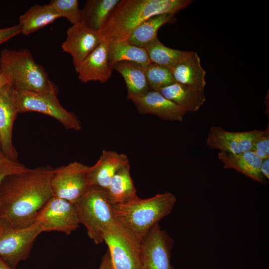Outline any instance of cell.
Returning <instances> with one entry per match:
<instances>
[{
  "mask_svg": "<svg viewBox=\"0 0 269 269\" xmlns=\"http://www.w3.org/2000/svg\"><path fill=\"white\" fill-rule=\"evenodd\" d=\"M54 170L50 166L27 168L6 177L0 185V221L17 228L33 223L53 197L51 183Z\"/></svg>",
  "mask_w": 269,
  "mask_h": 269,
  "instance_id": "6da1fadb",
  "label": "cell"
},
{
  "mask_svg": "<svg viewBox=\"0 0 269 269\" xmlns=\"http://www.w3.org/2000/svg\"><path fill=\"white\" fill-rule=\"evenodd\" d=\"M191 0H122L99 31L103 40H126L132 32L148 18L163 14H175Z\"/></svg>",
  "mask_w": 269,
  "mask_h": 269,
  "instance_id": "7a4b0ae2",
  "label": "cell"
},
{
  "mask_svg": "<svg viewBox=\"0 0 269 269\" xmlns=\"http://www.w3.org/2000/svg\"><path fill=\"white\" fill-rule=\"evenodd\" d=\"M176 201L173 194L165 192L147 199L137 196L112 206L116 220L141 242L155 224L171 212Z\"/></svg>",
  "mask_w": 269,
  "mask_h": 269,
  "instance_id": "3957f363",
  "label": "cell"
},
{
  "mask_svg": "<svg viewBox=\"0 0 269 269\" xmlns=\"http://www.w3.org/2000/svg\"><path fill=\"white\" fill-rule=\"evenodd\" d=\"M0 72L7 77L15 91H57L44 68L36 62L27 49H3L0 54Z\"/></svg>",
  "mask_w": 269,
  "mask_h": 269,
  "instance_id": "277c9868",
  "label": "cell"
},
{
  "mask_svg": "<svg viewBox=\"0 0 269 269\" xmlns=\"http://www.w3.org/2000/svg\"><path fill=\"white\" fill-rule=\"evenodd\" d=\"M74 204L80 224L86 228L89 238L96 244L103 243L105 229L116 221L105 190L89 186Z\"/></svg>",
  "mask_w": 269,
  "mask_h": 269,
  "instance_id": "5b68a950",
  "label": "cell"
},
{
  "mask_svg": "<svg viewBox=\"0 0 269 269\" xmlns=\"http://www.w3.org/2000/svg\"><path fill=\"white\" fill-rule=\"evenodd\" d=\"M112 269H142L140 242L117 220L105 229Z\"/></svg>",
  "mask_w": 269,
  "mask_h": 269,
  "instance_id": "8992f818",
  "label": "cell"
},
{
  "mask_svg": "<svg viewBox=\"0 0 269 269\" xmlns=\"http://www.w3.org/2000/svg\"><path fill=\"white\" fill-rule=\"evenodd\" d=\"M42 233L33 222L24 228H17L0 221V259L13 269L29 256L36 238Z\"/></svg>",
  "mask_w": 269,
  "mask_h": 269,
  "instance_id": "52a82bcc",
  "label": "cell"
},
{
  "mask_svg": "<svg viewBox=\"0 0 269 269\" xmlns=\"http://www.w3.org/2000/svg\"><path fill=\"white\" fill-rule=\"evenodd\" d=\"M16 91L18 113L36 112L53 117L67 129L79 131L81 123L72 112L61 105L57 97V91L47 93L25 90Z\"/></svg>",
  "mask_w": 269,
  "mask_h": 269,
  "instance_id": "ba28073f",
  "label": "cell"
},
{
  "mask_svg": "<svg viewBox=\"0 0 269 269\" xmlns=\"http://www.w3.org/2000/svg\"><path fill=\"white\" fill-rule=\"evenodd\" d=\"M34 222L42 232L57 231L67 235L81 224L75 204L54 196L39 211Z\"/></svg>",
  "mask_w": 269,
  "mask_h": 269,
  "instance_id": "9c48e42d",
  "label": "cell"
},
{
  "mask_svg": "<svg viewBox=\"0 0 269 269\" xmlns=\"http://www.w3.org/2000/svg\"><path fill=\"white\" fill-rule=\"evenodd\" d=\"M89 166L75 161L55 169L51 179L53 196L75 204L89 187L87 180Z\"/></svg>",
  "mask_w": 269,
  "mask_h": 269,
  "instance_id": "30bf717a",
  "label": "cell"
},
{
  "mask_svg": "<svg viewBox=\"0 0 269 269\" xmlns=\"http://www.w3.org/2000/svg\"><path fill=\"white\" fill-rule=\"evenodd\" d=\"M174 241L158 223L140 242L142 269H175L171 263Z\"/></svg>",
  "mask_w": 269,
  "mask_h": 269,
  "instance_id": "8fae6325",
  "label": "cell"
},
{
  "mask_svg": "<svg viewBox=\"0 0 269 269\" xmlns=\"http://www.w3.org/2000/svg\"><path fill=\"white\" fill-rule=\"evenodd\" d=\"M254 130L245 132H230L220 127L210 129L207 138L208 147L220 151L236 154L252 150L256 142L269 132Z\"/></svg>",
  "mask_w": 269,
  "mask_h": 269,
  "instance_id": "7c38bea8",
  "label": "cell"
},
{
  "mask_svg": "<svg viewBox=\"0 0 269 269\" xmlns=\"http://www.w3.org/2000/svg\"><path fill=\"white\" fill-rule=\"evenodd\" d=\"M66 33L61 47L71 55L75 68L103 41L99 31L90 28L83 21L72 25Z\"/></svg>",
  "mask_w": 269,
  "mask_h": 269,
  "instance_id": "4fadbf2b",
  "label": "cell"
},
{
  "mask_svg": "<svg viewBox=\"0 0 269 269\" xmlns=\"http://www.w3.org/2000/svg\"><path fill=\"white\" fill-rule=\"evenodd\" d=\"M18 114L16 91L7 85L0 90V140L5 155L15 161L18 154L12 143V130Z\"/></svg>",
  "mask_w": 269,
  "mask_h": 269,
  "instance_id": "5bb4252c",
  "label": "cell"
},
{
  "mask_svg": "<svg viewBox=\"0 0 269 269\" xmlns=\"http://www.w3.org/2000/svg\"><path fill=\"white\" fill-rule=\"evenodd\" d=\"M129 100L133 102L140 114L153 115L165 121L182 122L186 113L157 91L150 90L142 96Z\"/></svg>",
  "mask_w": 269,
  "mask_h": 269,
  "instance_id": "9a60e30c",
  "label": "cell"
},
{
  "mask_svg": "<svg viewBox=\"0 0 269 269\" xmlns=\"http://www.w3.org/2000/svg\"><path fill=\"white\" fill-rule=\"evenodd\" d=\"M109 41L103 40L75 69L83 83L99 81L104 83L111 76L113 67L108 59Z\"/></svg>",
  "mask_w": 269,
  "mask_h": 269,
  "instance_id": "2e32d148",
  "label": "cell"
},
{
  "mask_svg": "<svg viewBox=\"0 0 269 269\" xmlns=\"http://www.w3.org/2000/svg\"><path fill=\"white\" fill-rule=\"evenodd\" d=\"M128 163L125 154L103 150L97 162L88 167L86 176L89 186L107 189L116 173Z\"/></svg>",
  "mask_w": 269,
  "mask_h": 269,
  "instance_id": "e0dca14e",
  "label": "cell"
},
{
  "mask_svg": "<svg viewBox=\"0 0 269 269\" xmlns=\"http://www.w3.org/2000/svg\"><path fill=\"white\" fill-rule=\"evenodd\" d=\"M217 155L224 169H234L255 181L267 183L261 172L263 160L253 150L236 154L219 151Z\"/></svg>",
  "mask_w": 269,
  "mask_h": 269,
  "instance_id": "ac0fdd59",
  "label": "cell"
},
{
  "mask_svg": "<svg viewBox=\"0 0 269 269\" xmlns=\"http://www.w3.org/2000/svg\"><path fill=\"white\" fill-rule=\"evenodd\" d=\"M170 70L175 82L204 90L206 71L196 52L188 51L184 57Z\"/></svg>",
  "mask_w": 269,
  "mask_h": 269,
  "instance_id": "d6986e66",
  "label": "cell"
},
{
  "mask_svg": "<svg viewBox=\"0 0 269 269\" xmlns=\"http://www.w3.org/2000/svg\"><path fill=\"white\" fill-rule=\"evenodd\" d=\"M157 91L181 107L186 113L197 112L206 100L204 90L177 82Z\"/></svg>",
  "mask_w": 269,
  "mask_h": 269,
  "instance_id": "ffe728a7",
  "label": "cell"
},
{
  "mask_svg": "<svg viewBox=\"0 0 269 269\" xmlns=\"http://www.w3.org/2000/svg\"><path fill=\"white\" fill-rule=\"evenodd\" d=\"M123 77L127 88V98L140 96L150 89L146 79L145 67L131 61H120L112 66Z\"/></svg>",
  "mask_w": 269,
  "mask_h": 269,
  "instance_id": "44dd1931",
  "label": "cell"
},
{
  "mask_svg": "<svg viewBox=\"0 0 269 269\" xmlns=\"http://www.w3.org/2000/svg\"><path fill=\"white\" fill-rule=\"evenodd\" d=\"M105 191L112 206L126 203L137 196L131 175L129 163L116 173Z\"/></svg>",
  "mask_w": 269,
  "mask_h": 269,
  "instance_id": "7402d4cb",
  "label": "cell"
},
{
  "mask_svg": "<svg viewBox=\"0 0 269 269\" xmlns=\"http://www.w3.org/2000/svg\"><path fill=\"white\" fill-rule=\"evenodd\" d=\"M174 14H163L152 16L140 23L126 40L135 46L145 48L158 38L157 32L162 25L174 23Z\"/></svg>",
  "mask_w": 269,
  "mask_h": 269,
  "instance_id": "603a6c76",
  "label": "cell"
},
{
  "mask_svg": "<svg viewBox=\"0 0 269 269\" xmlns=\"http://www.w3.org/2000/svg\"><path fill=\"white\" fill-rule=\"evenodd\" d=\"M61 18L49 4H35L19 17L21 33L28 35Z\"/></svg>",
  "mask_w": 269,
  "mask_h": 269,
  "instance_id": "cb8c5ba5",
  "label": "cell"
},
{
  "mask_svg": "<svg viewBox=\"0 0 269 269\" xmlns=\"http://www.w3.org/2000/svg\"><path fill=\"white\" fill-rule=\"evenodd\" d=\"M120 0H88L81 9L82 21L90 28L100 31Z\"/></svg>",
  "mask_w": 269,
  "mask_h": 269,
  "instance_id": "d4e9b609",
  "label": "cell"
},
{
  "mask_svg": "<svg viewBox=\"0 0 269 269\" xmlns=\"http://www.w3.org/2000/svg\"><path fill=\"white\" fill-rule=\"evenodd\" d=\"M108 59L112 66L120 61H131L146 67L150 63L146 50L130 43L127 40L109 42Z\"/></svg>",
  "mask_w": 269,
  "mask_h": 269,
  "instance_id": "484cf974",
  "label": "cell"
},
{
  "mask_svg": "<svg viewBox=\"0 0 269 269\" xmlns=\"http://www.w3.org/2000/svg\"><path fill=\"white\" fill-rule=\"evenodd\" d=\"M144 49L151 63L171 69L186 55L187 51L172 49L164 45L158 38Z\"/></svg>",
  "mask_w": 269,
  "mask_h": 269,
  "instance_id": "4316f807",
  "label": "cell"
},
{
  "mask_svg": "<svg viewBox=\"0 0 269 269\" xmlns=\"http://www.w3.org/2000/svg\"><path fill=\"white\" fill-rule=\"evenodd\" d=\"M145 71L150 90L157 91L175 82L170 69L165 67L151 62Z\"/></svg>",
  "mask_w": 269,
  "mask_h": 269,
  "instance_id": "83f0119b",
  "label": "cell"
},
{
  "mask_svg": "<svg viewBox=\"0 0 269 269\" xmlns=\"http://www.w3.org/2000/svg\"><path fill=\"white\" fill-rule=\"evenodd\" d=\"M79 3L77 0H52L49 4L61 18H66L73 25L82 21Z\"/></svg>",
  "mask_w": 269,
  "mask_h": 269,
  "instance_id": "f1b7e54d",
  "label": "cell"
},
{
  "mask_svg": "<svg viewBox=\"0 0 269 269\" xmlns=\"http://www.w3.org/2000/svg\"><path fill=\"white\" fill-rule=\"evenodd\" d=\"M27 168L18 161L11 160L0 163V185L6 177L23 172Z\"/></svg>",
  "mask_w": 269,
  "mask_h": 269,
  "instance_id": "f546056e",
  "label": "cell"
},
{
  "mask_svg": "<svg viewBox=\"0 0 269 269\" xmlns=\"http://www.w3.org/2000/svg\"><path fill=\"white\" fill-rule=\"evenodd\" d=\"M21 33V28L18 24L3 28H0V44Z\"/></svg>",
  "mask_w": 269,
  "mask_h": 269,
  "instance_id": "4dcf8cb0",
  "label": "cell"
},
{
  "mask_svg": "<svg viewBox=\"0 0 269 269\" xmlns=\"http://www.w3.org/2000/svg\"><path fill=\"white\" fill-rule=\"evenodd\" d=\"M253 149L262 150L269 155V131L256 142Z\"/></svg>",
  "mask_w": 269,
  "mask_h": 269,
  "instance_id": "1f68e13d",
  "label": "cell"
},
{
  "mask_svg": "<svg viewBox=\"0 0 269 269\" xmlns=\"http://www.w3.org/2000/svg\"><path fill=\"white\" fill-rule=\"evenodd\" d=\"M99 269H112L108 250L103 256Z\"/></svg>",
  "mask_w": 269,
  "mask_h": 269,
  "instance_id": "d6a6232c",
  "label": "cell"
},
{
  "mask_svg": "<svg viewBox=\"0 0 269 269\" xmlns=\"http://www.w3.org/2000/svg\"><path fill=\"white\" fill-rule=\"evenodd\" d=\"M261 172L266 179H269V158L263 160Z\"/></svg>",
  "mask_w": 269,
  "mask_h": 269,
  "instance_id": "836d02e7",
  "label": "cell"
},
{
  "mask_svg": "<svg viewBox=\"0 0 269 269\" xmlns=\"http://www.w3.org/2000/svg\"><path fill=\"white\" fill-rule=\"evenodd\" d=\"M8 84H9V81L7 77L4 74L0 72V90Z\"/></svg>",
  "mask_w": 269,
  "mask_h": 269,
  "instance_id": "e575fe53",
  "label": "cell"
},
{
  "mask_svg": "<svg viewBox=\"0 0 269 269\" xmlns=\"http://www.w3.org/2000/svg\"><path fill=\"white\" fill-rule=\"evenodd\" d=\"M253 150L255 154L262 160L269 158V155L262 150L253 149Z\"/></svg>",
  "mask_w": 269,
  "mask_h": 269,
  "instance_id": "d590c367",
  "label": "cell"
},
{
  "mask_svg": "<svg viewBox=\"0 0 269 269\" xmlns=\"http://www.w3.org/2000/svg\"><path fill=\"white\" fill-rule=\"evenodd\" d=\"M8 160H10V159L7 158L6 156L5 155V154H4L2 149L1 144V142L0 140V163L4 162Z\"/></svg>",
  "mask_w": 269,
  "mask_h": 269,
  "instance_id": "8d00e7d4",
  "label": "cell"
},
{
  "mask_svg": "<svg viewBox=\"0 0 269 269\" xmlns=\"http://www.w3.org/2000/svg\"><path fill=\"white\" fill-rule=\"evenodd\" d=\"M0 269H13L0 259Z\"/></svg>",
  "mask_w": 269,
  "mask_h": 269,
  "instance_id": "74e56055",
  "label": "cell"
}]
</instances>
